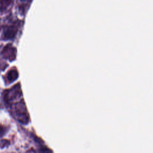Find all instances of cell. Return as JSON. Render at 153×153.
<instances>
[{"mask_svg": "<svg viewBox=\"0 0 153 153\" xmlns=\"http://www.w3.org/2000/svg\"><path fill=\"white\" fill-rule=\"evenodd\" d=\"M18 30V26L16 24L5 27L3 31L2 38L4 39H13L15 37Z\"/></svg>", "mask_w": 153, "mask_h": 153, "instance_id": "obj_1", "label": "cell"}, {"mask_svg": "<svg viewBox=\"0 0 153 153\" xmlns=\"http://www.w3.org/2000/svg\"><path fill=\"white\" fill-rule=\"evenodd\" d=\"M16 113L17 116V118L19 119V120H20L21 122L25 123H27L28 118H27V115H26L27 111L25 107L23 108L21 105L16 107Z\"/></svg>", "mask_w": 153, "mask_h": 153, "instance_id": "obj_2", "label": "cell"}, {"mask_svg": "<svg viewBox=\"0 0 153 153\" xmlns=\"http://www.w3.org/2000/svg\"><path fill=\"white\" fill-rule=\"evenodd\" d=\"M3 55L5 58L9 59L10 60H13L16 57V49L10 45H7L3 50Z\"/></svg>", "mask_w": 153, "mask_h": 153, "instance_id": "obj_3", "label": "cell"}, {"mask_svg": "<svg viewBox=\"0 0 153 153\" xmlns=\"http://www.w3.org/2000/svg\"><path fill=\"white\" fill-rule=\"evenodd\" d=\"M13 0H0V13L5 12L13 4Z\"/></svg>", "mask_w": 153, "mask_h": 153, "instance_id": "obj_4", "label": "cell"}, {"mask_svg": "<svg viewBox=\"0 0 153 153\" xmlns=\"http://www.w3.org/2000/svg\"><path fill=\"white\" fill-rule=\"evenodd\" d=\"M31 0H18L19 8L21 12H25L28 8Z\"/></svg>", "mask_w": 153, "mask_h": 153, "instance_id": "obj_5", "label": "cell"}, {"mask_svg": "<svg viewBox=\"0 0 153 153\" xmlns=\"http://www.w3.org/2000/svg\"><path fill=\"white\" fill-rule=\"evenodd\" d=\"M17 76H18L17 71L16 70H11L8 72V73L7 75V81L9 82H13L17 78Z\"/></svg>", "mask_w": 153, "mask_h": 153, "instance_id": "obj_6", "label": "cell"}]
</instances>
